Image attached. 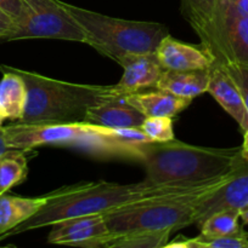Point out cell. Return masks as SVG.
<instances>
[{"label": "cell", "instance_id": "f546056e", "mask_svg": "<svg viewBox=\"0 0 248 248\" xmlns=\"http://www.w3.org/2000/svg\"><path fill=\"white\" fill-rule=\"evenodd\" d=\"M240 219L242 220L245 224H248V208H245L240 212Z\"/></svg>", "mask_w": 248, "mask_h": 248}, {"label": "cell", "instance_id": "603a6c76", "mask_svg": "<svg viewBox=\"0 0 248 248\" xmlns=\"http://www.w3.org/2000/svg\"><path fill=\"white\" fill-rule=\"evenodd\" d=\"M140 128L155 143H165L175 140L173 118L169 116L145 118Z\"/></svg>", "mask_w": 248, "mask_h": 248}, {"label": "cell", "instance_id": "ba28073f", "mask_svg": "<svg viewBox=\"0 0 248 248\" xmlns=\"http://www.w3.org/2000/svg\"><path fill=\"white\" fill-rule=\"evenodd\" d=\"M221 0H181V15L198 35L201 44L213 56L214 62H230L223 39L220 22Z\"/></svg>", "mask_w": 248, "mask_h": 248}, {"label": "cell", "instance_id": "9c48e42d", "mask_svg": "<svg viewBox=\"0 0 248 248\" xmlns=\"http://www.w3.org/2000/svg\"><path fill=\"white\" fill-rule=\"evenodd\" d=\"M48 242L63 246L106 247L113 239L102 215L80 216L58 220L50 225Z\"/></svg>", "mask_w": 248, "mask_h": 248}, {"label": "cell", "instance_id": "484cf974", "mask_svg": "<svg viewBox=\"0 0 248 248\" xmlns=\"http://www.w3.org/2000/svg\"><path fill=\"white\" fill-rule=\"evenodd\" d=\"M16 28L14 19L0 9V40H5Z\"/></svg>", "mask_w": 248, "mask_h": 248}, {"label": "cell", "instance_id": "ac0fdd59", "mask_svg": "<svg viewBox=\"0 0 248 248\" xmlns=\"http://www.w3.org/2000/svg\"><path fill=\"white\" fill-rule=\"evenodd\" d=\"M46 202L48 194L39 198L0 195V236L33 217Z\"/></svg>", "mask_w": 248, "mask_h": 248}, {"label": "cell", "instance_id": "7c38bea8", "mask_svg": "<svg viewBox=\"0 0 248 248\" xmlns=\"http://www.w3.org/2000/svg\"><path fill=\"white\" fill-rule=\"evenodd\" d=\"M164 70L209 69L214 58L203 45H192L173 38L170 34L162 39L155 51Z\"/></svg>", "mask_w": 248, "mask_h": 248}, {"label": "cell", "instance_id": "277c9868", "mask_svg": "<svg viewBox=\"0 0 248 248\" xmlns=\"http://www.w3.org/2000/svg\"><path fill=\"white\" fill-rule=\"evenodd\" d=\"M9 67V65H7ZM23 79L27 102L21 124L80 123L90 107L113 98L111 85L75 84L9 67Z\"/></svg>", "mask_w": 248, "mask_h": 248}, {"label": "cell", "instance_id": "8fae6325", "mask_svg": "<svg viewBox=\"0 0 248 248\" xmlns=\"http://www.w3.org/2000/svg\"><path fill=\"white\" fill-rule=\"evenodd\" d=\"M121 67L123 68L121 80L116 85H111L113 97L156 89L164 70L155 52L130 56L123 61Z\"/></svg>", "mask_w": 248, "mask_h": 248}, {"label": "cell", "instance_id": "ffe728a7", "mask_svg": "<svg viewBox=\"0 0 248 248\" xmlns=\"http://www.w3.org/2000/svg\"><path fill=\"white\" fill-rule=\"evenodd\" d=\"M31 150L9 148L0 155V195L22 183L28 174L26 153Z\"/></svg>", "mask_w": 248, "mask_h": 248}, {"label": "cell", "instance_id": "52a82bcc", "mask_svg": "<svg viewBox=\"0 0 248 248\" xmlns=\"http://www.w3.org/2000/svg\"><path fill=\"white\" fill-rule=\"evenodd\" d=\"M27 7L24 21L5 40L57 39L84 43L79 24L60 0H23Z\"/></svg>", "mask_w": 248, "mask_h": 248}, {"label": "cell", "instance_id": "7402d4cb", "mask_svg": "<svg viewBox=\"0 0 248 248\" xmlns=\"http://www.w3.org/2000/svg\"><path fill=\"white\" fill-rule=\"evenodd\" d=\"M172 232H133L117 235L106 248H163L169 242Z\"/></svg>", "mask_w": 248, "mask_h": 248}, {"label": "cell", "instance_id": "83f0119b", "mask_svg": "<svg viewBox=\"0 0 248 248\" xmlns=\"http://www.w3.org/2000/svg\"><path fill=\"white\" fill-rule=\"evenodd\" d=\"M228 1H230L233 6L248 16V0H228Z\"/></svg>", "mask_w": 248, "mask_h": 248}, {"label": "cell", "instance_id": "f1b7e54d", "mask_svg": "<svg viewBox=\"0 0 248 248\" xmlns=\"http://www.w3.org/2000/svg\"><path fill=\"white\" fill-rule=\"evenodd\" d=\"M7 149H9V147H7L6 143H5L4 135H2V127H1L0 128V155H1L4 152H6Z\"/></svg>", "mask_w": 248, "mask_h": 248}, {"label": "cell", "instance_id": "d4e9b609", "mask_svg": "<svg viewBox=\"0 0 248 248\" xmlns=\"http://www.w3.org/2000/svg\"><path fill=\"white\" fill-rule=\"evenodd\" d=\"M0 9L14 19L16 28L26 18L27 7L23 0H0Z\"/></svg>", "mask_w": 248, "mask_h": 248}, {"label": "cell", "instance_id": "3957f363", "mask_svg": "<svg viewBox=\"0 0 248 248\" xmlns=\"http://www.w3.org/2000/svg\"><path fill=\"white\" fill-rule=\"evenodd\" d=\"M5 143L14 149L33 150L41 145H61L85 150L102 157H122L140 161L143 145L123 143L114 128L84 123L21 124L2 127Z\"/></svg>", "mask_w": 248, "mask_h": 248}, {"label": "cell", "instance_id": "8992f818", "mask_svg": "<svg viewBox=\"0 0 248 248\" xmlns=\"http://www.w3.org/2000/svg\"><path fill=\"white\" fill-rule=\"evenodd\" d=\"M225 177L195 190L151 198L102 216L113 236L133 232H177L194 224L199 201L218 188Z\"/></svg>", "mask_w": 248, "mask_h": 248}, {"label": "cell", "instance_id": "e0dca14e", "mask_svg": "<svg viewBox=\"0 0 248 248\" xmlns=\"http://www.w3.org/2000/svg\"><path fill=\"white\" fill-rule=\"evenodd\" d=\"M209 69L163 70L156 89L170 92L182 98L194 99L208 91L211 77Z\"/></svg>", "mask_w": 248, "mask_h": 248}, {"label": "cell", "instance_id": "cb8c5ba5", "mask_svg": "<svg viewBox=\"0 0 248 248\" xmlns=\"http://www.w3.org/2000/svg\"><path fill=\"white\" fill-rule=\"evenodd\" d=\"M223 65L240 90L241 96H242L246 108L248 110V64L240 62H230Z\"/></svg>", "mask_w": 248, "mask_h": 248}, {"label": "cell", "instance_id": "4fadbf2b", "mask_svg": "<svg viewBox=\"0 0 248 248\" xmlns=\"http://www.w3.org/2000/svg\"><path fill=\"white\" fill-rule=\"evenodd\" d=\"M208 91L219 106L238 124L242 132L248 128V110L241 92L223 64L214 62L209 69Z\"/></svg>", "mask_w": 248, "mask_h": 248}, {"label": "cell", "instance_id": "5bb4252c", "mask_svg": "<svg viewBox=\"0 0 248 248\" xmlns=\"http://www.w3.org/2000/svg\"><path fill=\"white\" fill-rule=\"evenodd\" d=\"M220 22L230 62L248 64V16L230 1L221 0Z\"/></svg>", "mask_w": 248, "mask_h": 248}, {"label": "cell", "instance_id": "7a4b0ae2", "mask_svg": "<svg viewBox=\"0 0 248 248\" xmlns=\"http://www.w3.org/2000/svg\"><path fill=\"white\" fill-rule=\"evenodd\" d=\"M240 160V147H196L174 140L146 144L139 162L145 169L143 181L147 183L201 186L228 176Z\"/></svg>", "mask_w": 248, "mask_h": 248}, {"label": "cell", "instance_id": "4316f807", "mask_svg": "<svg viewBox=\"0 0 248 248\" xmlns=\"http://www.w3.org/2000/svg\"><path fill=\"white\" fill-rule=\"evenodd\" d=\"M240 153L241 157H242L246 162H248V128L243 132V143L240 147Z\"/></svg>", "mask_w": 248, "mask_h": 248}, {"label": "cell", "instance_id": "9a60e30c", "mask_svg": "<svg viewBox=\"0 0 248 248\" xmlns=\"http://www.w3.org/2000/svg\"><path fill=\"white\" fill-rule=\"evenodd\" d=\"M145 115L125 101L124 97H113L90 107L84 123L109 128L140 127Z\"/></svg>", "mask_w": 248, "mask_h": 248}, {"label": "cell", "instance_id": "5b68a950", "mask_svg": "<svg viewBox=\"0 0 248 248\" xmlns=\"http://www.w3.org/2000/svg\"><path fill=\"white\" fill-rule=\"evenodd\" d=\"M68 14L84 33V44L119 65L125 58L155 52L169 34L167 26L157 22L128 21L63 2Z\"/></svg>", "mask_w": 248, "mask_h": 248}, {"label": "cell", "instance_id": "44dd1931", "mask_svg": "<svg viewBox=\"0 0 248 248\" xmlns=\"http://www.w3.org/2000/svg\"><path fill=\"white\" fill-rule=\"evenodd\" d=\"M240 211L223 210L213 213L203 220L199 228V236L204 239L226 236L241 230L240 227Z\"/></svg>", "mask_w": 248, "mask_h": 248}, {"label": "cell", "instance_id": "30bf717a", "mask_svg": "<svg viewBox=\"0 0 248 248\" xmlns=\"http://www.w3.org/2000/svg\"><path fill=\"white\" fill-rule=\"evenodd\" d=\"M248 208V162L241 157L237 166L223 183L199 201L195 215L197 227L213 213L223 210L242 211Z\"/></svg>", "mask_w": 248, "mask_h": 248}, {"label": "cell", "instance_id": "6da1fadb", "mask_svg": "<svg viewBox=\"0 0 248 248\" xmlns=\"http://www.w3.org/2000/svg\"><path fill=\"white\" fill-rule=\"evenodd\" d=\"M215 182V181H214ZM212 183V182H211ZM209 184V183H207ZM168 186L139 183L119 184L99 181L63 186L48 194V202L29 219L0 236V241L14 235L50 227L58 220L90 215H105L112 210L151 198L185 193L207 186Z\"/></svg>", "mask_w": 248, "mask_h": 248}, {"label": "cell", "instance_id": "4dcf8cb0", "mask_svg": "<svg viewBox=\"0 0 248 248\" xmlns=\"http://www.w3.org/2000/svg\"><path fill=\"white\" fill-rule=\"evenodd\" d=\"M5 115H4V113H2L1 111V109H0V128L2 127V123H4V120H5Z\"/></svg>", "mask_w": 248, "mask_h": 248}, {"label": "cell", "instance_id": "d6986e66", "mask_svg": "<svg viewBox=\"0 0 248 248\" xmlns=\"http://www.w3.org/2000/svg\"><path fill=\"white\" fill-rule=\"evenodd\" d=\"M0 109L5 118L18 121L23 116L27 102V89L23 79L7 65H0Z\"/></svg>", "mask_w": 248, "mask_h": 248}, {"label": "cell", "instance_id": "2e32d148", "mask_svg": "<svg viewBox=\"0 0 248 248\" xmlns=\"http://www.w3.org/2000/svg\"><path fill=\"white\" fill-rule=\"evenodd\" d=\"M124 98L142 115H145V118H151V116L174 118L192 103V99L177 97L170 92L158 89L126 94Z\"/></svg>", "mask_w": 248, "mask_h": 248}]
</instances>
